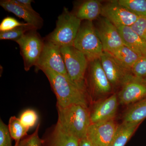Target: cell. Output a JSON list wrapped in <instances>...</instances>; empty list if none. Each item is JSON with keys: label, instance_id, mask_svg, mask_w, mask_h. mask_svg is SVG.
<instances>
[{"label": "cell", "instance_id": "obj_33", "mask_svg": "<svg viewBox=\"0 0 146 146\" xmlns=\"http://www.w3.org/2000/svg\"><path fill=\"white\" fill-rule=\"evenodd\" d=\"M20 141H17V142H16L15 143V145H14V146H18V143H19V142H20Z\"/></svg>", "mask_w": 146, "mask_h": 146}, {"label": "cell", "instance_id": "obj_14", "mask_svg": "<svg viewBox=\"0 0 146 146\" xmlns=\"http://www.w3.org/2000/svg\"><path fill=\"white\" fill-rule=\"evenodd\" d=\"M117 95L120 104H133L146 98V85L143 79L136 77L125 84Z\"/></svg>", "mask_w": 146, "mask_h": 146}, {"label": "cell", "instance_id": "obj_3", "mask_svg": "<svg viewBox=\"0 0 146 146\" xmlns=\"http://www.w3.org/2000/svg\"><path fill=\"white\" fill-rule=\"evenodd\" d=\"M81 24V20L64 7L58 18L55 29L47 36L46 40L60 48L73 46Z\"/></svg>", "mask_w": 146, "mask_h": 146}, {"label": "cell", "instance_id": "obj_18", "mask_svg": "<svg viewBox=\"0 0 146 146\" xmlns=\"http://www.w3.org/2000/svg\"><path fill=\"white\" fill-rule=\"evenodd\" d=\"M102 6L100 1H84L76 5L75 11L72 13L81 21L93 22L101 15Z\"/></svg>", "mask_w": 146, "mask_h": 146}, {"label": "cell", "instance_id": "obj_34", "mask_svg": "<svg viewBox=\"0 0 146 146\" xmlns=\"http://www.w3.org/2000/svg\"><path fill=\"white\" fill-rule=\"evenodd\" d=\"M143 80L144 84L146 85V78L143 79Z\"/></svg>", "mask_w": 146, "mask_h": 146}, {"label": "cell", "instance_id": "obj_4", "mask_svg": "<svg viewBox=\"0 0 146 146\" xmlns=\"http://www.w3.org/2000/svg\"><path fill=\"white\" fill-rule=\"evenodd\" d=\"M60 51L69 78L87 93L85 80L89 62L86 56L74 46L61 47Z\"/></svg>", "mask_w": 146, "mask_h": 146}, {"label": "cell", "instance_id": "obj_11", "mask_svg": "<svg viewBox=\"0 0 146 146\" xmlns=\"http://www.w3.org/2000/svg\"><path fill=\"white\" fill-rule=\"evenodd\" d=\"M95 27L104 51L112 52L124 45L117 28L106 18H102Z\"/></svg>", "mask_w": 146, "mask_h": 146}, {"label": "cell", "instance_id": "obj_13", "mask_svg": "<svg viewBox=\"0 0 146 146\" xmlns=\"http://www.w3.org/2000/svg\"><path fill=\"white\" fill-rule=\"evenodd\" d=\"M117 95L114 94L94 105L90 111L91 124L114 119L119 104Z\"/></svg>", "mask_w": 146, "mask_h": 146}, {"label": "cell", "instance_id": "obj_17", "mask_svg": "<svg viewBox=\"0 0 146 146\" xmlns=\"http://www.w3.org/2000/svg\"><path fill=\"white\" fill-rule=\"evenodd\" d=\"M117 28L124 45L141 56L146 55V40L133 31L130 27Z\"/></svg>", "mask_w": 146, "mask_h": 146}, {"label": "cell", "instance_id": "obj_8", "mask_svg": "<svg viewBox=\"0 0 146 146\" xmlns=\"http://www.w3.org/2000/svg\"><path fill=\"white\" fill-rule=\"evenodd\" d=\"M87 78V91L92 96L107 95L112 91V87L102 67L100 59L89 62Z\"/></svg>", "mask_w": 146, "mask_h": 146}, {"label": "cell", "instance_id": "obj_27", "mask_svg": "<svg viewBox=\"0 0 146 146\" xmlns=\"http://www.w3.org/2000/svg\"><path fill=\"white\" fill-rule=\"evenodd\" d=\"M133 75L138 78H146V55L141 56L131 68Z\"/></svg>", "mask_w": 146, "mask_h": 146}, {"label": "cell", "instance_id": "obj_12", "mask_svg": "<svg viewBox=\"0 0 146 146\" xmlns=\"http://www.w3.org/2000/svg\"><path fill=\"white\" fill-rule=\"evenodd\" d=\"M101 15L117 27H130L136 22L138 17L119 4L117 1H112L103 5Z\"/></svg>", "mask_w": 146, "mask_h": 146}, {"label": "cell", "instance_id": "obj_6", "mask_svg": "<svg viewBox=\"0 0 146 146\" xmlns=\"http://www.w3.org/2000/svg\"><path fill=\"white\" fill-rule=\"evenodd\" d=\"M36 30L29 31L16 42L20 47L26 71L29 70L33 66H36L44 47V41Z\"/></svg>", "mask_w": 146, "mask_h": 146}, {"label": "cell", "instance_id": "obj_22", "mask_svg": "<svg viewBox=\"0 0 146 146\" xmlns=\"http://www.w3.org/2000/svg\"><path fill=\"white\" fill-rule=\"evenodd\" d=\"M8 127L11 138L16 142L21 141L27 136L29 129L22 124L19 118L16 116L11 117L9 121Z\"/></svg>", "mask_w": 146, "mask_h": 146}, {"label": "cell", "instance_id": "obj_5", "mask_svg": "<svg viewBox=\"0 0 146 146\" xmlns=\"http://www.w3.org/2000/svg\"><path fill=\"white\" fill-rule=\"evenodd\" d=\"M73 46L84 55L89 62L100 59L104 51L93 22L82 23Z\"/></svg>", "mask_w": 146, "mask_h": 146}, {"label": "cell", "instance_id": "obj_25", "mask_svg": "<svg viewBox=\"0 0 146 146\" xmlns=\"http://www.w3.org/2000/svg\"><path fill=\"white\" fill-rule=\"evenodd\" d=\"M21 123L28 129L33 127L36 125L38 119V116L35 110L28 109L21 114L19 118Z\"/></svg>", "mask_w": 146, "mask_h": 146}, {"label": "cell", "instance_id": "obj_24", "mask_svg": "<svg viewBox=\"0 0 146 146\" xmlns=\"http://www.w3.org/2000/svg\"><path fill=\"white\" fill-rule=\"evenodd\" d=\"M33 29L36 30L31 25L18 27L10 31L0 33V39L1 40H11L16 42L27 32Z\"/></svg>", "mask_w": 146, "mask_h": 146}, {"label": "cell", "instance_id": "obj_26", "mask_svg": "<svg viewBox=\"0 0 146 146\" xmlns=\"http://www.w3.org/2000/svg\"><path fill=\"white\" fill-rule=\"evenodd\" d=\"M39 123L34 132L21 139L18 146H42V139L39 135Z\"/></svg>", "mask_w": 146, "mask_h": 146}, {"label": "cell", "instance_id": "obj_23", "mask_svg": "<svg viewBox=\"0 0 146 146\" xmlns=\"http://www.w3.org/2000/svg\"><path fill=\"white\" fill-rule=\"evenodd\" d=\"M117 1L138 17H146V0H118Z\"/></svg>", "mask_w": 146, "mask_h": 146}, {"label": "cell", "instance_id": "obj_21", "mask_svg": "<svg viewBox=\"0 0 146 146\" xmlns=\"http://www.w3.org/2000/svg\"><path fill=\"white\" fill-rule=\"evenodd\" d=\"M146 119V97L128 108L123 117V121L142 123Z\"/></svg>", "mask_w": 146, "mask_h": 146}, {"label": "cell", "instance_id": "obj_30", "mask_svg": "<svg viewBox=\"0 0 146 146\" xmlns=\"http://www.w3.org/2000/svg\"><path fill=\"white\" fill-rule=\"evenodd\" d=\"M130 27L139 36L146 40V16H139Z\"/></svg>", "mask_w": 146, "mask_h": 146}, {"label": "cell", "instance_id": "obj_31", "mask_svg": "<svg viewBox=\"0 0 146 146\" xmlns=\"http://www.w3.org/2000/svg\"><path fill=\"white\" fill-rule=\"evenodd\" d=\"M16 3L24 8L32 11H35L31 6V3L34 2L32 0H15Z\"/></svg>", "mask_w": 146, "mask_h": 146}, {"label": "cell", "instance_id": "obj_29", "mask_svg": "<svg viewBox=\"0 0 146 146\" xmlns=\"http://www.w3.org/2000/svg\"><path fill=\"white\" fill-rule=\"evenodd\" d=\"M8 125L0 120V146H13Z\"/></svg>", "mask_w": 146, "mask_h": 146}, {"label": "cell", "instance_id": "obj_2", "mask_svg": "<svg viewBox=\"0 0 146 146\" xmlns=\"http://www.w3.org/2000/svg\"><path fill=\"white\" fill-rule=\"evenodd\" d=\"M57 108V123L63 130L80 140L86 137L87 130L91 124L90 111L88 106L73 104Z\"/></svg>", "mask_w": 146, "mask_h": 146}, {"label": "cell", "instance_id": "obj_15", "mask_svg": "<svg viewBox=\"0 0 146 146\" xmlns=\"http://www.w3.org/2000/svg\"><path fill=\"white\" fill-rule=\"evenodd\" d=\"M42 139V146H79L80 139L63 130L56 123Z\"/></svg>", "mask_w": 146, "mask_h": 146}, {"label": "cell", "instance_id": "obj_19", "mask_svg": "<svg viewBox=\"0 0 146 146\" xmlns=\"http://www.w3.org/2000/svg\"><path fill=\"white\" fill-rule=\"evenodd\" d=\"M141 123L123 121L118 125L110 146H125Z\"/></svg>", "mask_w": 146, "mask_h": 146}, {"label": "cell", "instance_id": "obj_1", "mask_svg": "<svg viewBox=\"0 0 146 146\" xmlns=\"http://www.w3.org/2000/svg\"><path fill=\"white\" fill-rule=\"evenodd\" d=\"M41 70L46 76L55 95L57 107L64 108L73 104L88 106L87 93L77 86L70 78L47 68Z\"/></svg>", "mask_w": 146, "mask_h": 146}, {"label": "cell", "instance_id": "obj_28", "mask_svg": "<svg viewBox=\"0 0 146 146\" xmlns=\"http://www.w3.org/2000/svg\"><path fill=\"white\" fill-rule=\"evenodd\" d=\"M30 25L27 23H22L11 17H5L0 24V32L10 31L18 27Z\"/></svg>", "mask_w": 146, "mask_h": 146}, {"label": "cell", "instance_id": "obj_9", "mask_svg": "<svg viewBox=\"0 0 146 146\" xmlns=\"http://www.w3.org/2000/svg\"><path fill=\"white\" fill-rule=\"evenodd\" d=\"M37 70L47 68L69 77L60 51V47L46 40L35 66Z\"/></svg>", "mask_w": 146, "mask_h": 146}, {"label": "cell", "instance_id": "obj_7", "mask_svg": "<svg viewBox=\"0 0 146 146\" xmlns=\"http://www.w3.org/2000/svg\"><path fill=\"white\" fill-rule=\"evenodd\" d=\"M100 60L112 88H122L136 78L131 71L121 65L109 52H104Z\"/></svg>", "mask_w": 146, "mask_h": 146}, {"label": "cell", "instance_id": "obj_32", "mask_svg": "<svg viewBox=\"0 0 146 146\" xmlns=\"http://www.w3.org/2000/svg\"><path fill=\"white\" fill-rule=\"evenodd\" d=\"M79 146H92L86 137L80 139Z\"/></svg>", "mask_w": 146, "mask_h": 146}, {"label": "cell", "instance_id": "obj_10", "mask_svg": "<svg viewBox=\"0 0 146 146\" xmlns=\"http://www.w3.org/2000/svg\"><path fill=\"white\" fill-rule=\"evenodd\" d=\"M118 125L114 119L91 124L86 138L92 146H110Z\"/></svg>", "mask_w": 146, "mask_h": 146}, {"label": "cell", "instance_id": "obj_16", "mask_svg": "<svg viewBox=\"0 0 146 146\" xmlns=\"http://www.w3.org/2000/svg\"><path fill=\"white\" fill-rule=\"evenodd\" d=\"M0 5L5 10L13 13L18 18L23 19L26 23L36 29L41 28L43 24V19L36 11H32L18 4L15 0H2Z\"/></svg>", "mask_w": 146, "mask_h": 146}, {"label": "cell", "instance_id": "obj_20", "mask_svg": "<svg viewBox=\"0 0 146 146\" xmlns=\"http://www.w3.org/2000/svg\"><path fill=\"white\" fill-rule=\"evenodd\" d=\"M110 53L121 65L130 71L134 64L141 56L125 45Z\"/></svg>", "mask_w": 146, "mask_h": 146}]
</instances>
